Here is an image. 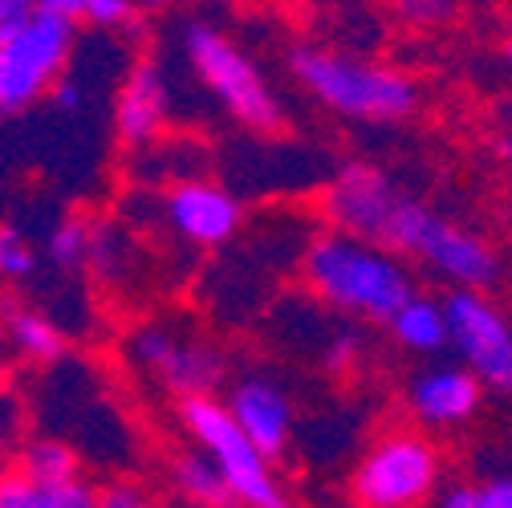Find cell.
<instances>
[{
  "instance_id": "6da1fadb",
  "label": "cell",
  "mask_w": 512,
  "mask_h": 508,
  "mask_svg": "<svg viewBox=\"0 0 512 508\" xmlns=\"http://www.w3.org/2000/svg\"><path fill=\"white\" fill-rule=\"evenodd\" d=\"M301 281L334 313L374 326H387L391 313L415 293V277L403 252L342 228H330L305 244Z\"/></svg>"
},
{
  "instance_id": "7a4b0ae2",
  "label": "cell",
  "mask_w": 512,
  "mask_h": 508,
  "mask_svg": "<svg viewBox=\"0 0 512 508\" xmlns=\"http://www.w3.org/2000/svg\"><path fill=\"white\" fill-rule=\"evenodd\" d=\"M297 86L338 118L354 122H403L419 110V90L407 74L374 66L366 57L305 45L289 57Z\"/></svg>"
},
{
  "instance_id": "3957f363",
  "label": "cell",
  "mask_w": 512,
  "mask_h": 508,
  "mask_svg": "<svg viewBox=\"0 0 512 508\" xmlns=\"http://www.w3.org/2000/svg\"><path fill=\"white\" fill-rule=\"evenodd\" d=\"M183 57L191 74L204 82V90L240 122L248 131L273 135L281 131L285 110L277 90L269 86V78L261 74V66L216 25L208 21H191L183 29Z\"/></svg>"
},
{
  "instance_id": "277c9868",
  "label": "cell",
  "mask_w": 512,
  "mask_h": 508,
  "mask_svg": "<svg viewBox=\"0 0 512 508\" xmlns=\"http://www.w3.org/2000/svg\"><path fill=\"white\" fill-rule=\"evenodd\" d=\"M387 248L403 252L407 261L423 265L427 273H435L452 289H488L500 273V261L488 240H480L476 232L460 228L456 220L439 216L435 208H427L411 196H403V204L391 220Z\"/></svg>"
},
{
  "instance_id": "5b68a950",
  "label": "cell",
  "mask_w": 512,
  "mask_h": 508,
  "mask_svg": "<svg viewBox=\"0 0 512 508\" xmlns=\"http://www.w3.org/2000/svg\"><path fill=\"white\" fill-rule=\"evenodd\" d=\"M179 423L191 435L196 448H204L228 488L236 504H252V508H281L289 496L281 488V476L273 468V460L256 448L252 435L236 423V415L228 411V403H220L212 391L208 395H187L179 399Z\"/></svg>"
},
{
  "instance_id": "8992f818",
  "label": "cell",
  "mask_w": 512,
  "mask_h": 508,
  "mask_svg": "<svg viewBox=\"0 0 512 508\" xmlns=\"http://www.w3.org/2000/svg\"><path fill=\"white\" fill-rule=\"evenodd\" d=\"M78 17L33 9L29 21L0 41V122L25 114L70 70L78 45Z\"/></svg>"
},
{
  "instance_id": "52a82bcc",
  "label": "cell",
  "mask_w": 512,
  "mask_h": 508,
  "mask_svg": "<svg viewBox=\"0 0 512 508\" xmlns=\"http://www.w3.org/2000/svg\"><path fill=\"white\" fill-rule=\"evenodd\" d=\"M443 456L427 431H387L358 456L350 496L366 508H415L439 492Z\"/></svg>"
},
{
  "instance_id": "ba28073f",
  "label": "cell",
  "mask_w": 512,
  "mask_h": 508,
  "mask_svg": "<svg viewBox=\"0 0 512 508\" xmlns=\"http://www.w3.org/2000/svg\"><path fill=\"white\" fill-rule=\"evenodd\" d=\"M447 305V350L480 378L484 391L512 395V317L484 297V289H452Z\"/></svg>"
},
{
  "instance_id": "9c48e42d",
  "label": "cell",
  "mask_w": 512,
  "mask_h": 508,
  "mask_svg": "<svg viewBox=\"0 0 512 508\" xmlns=\"http://www.w3.org/2000/svg\"><path fill=\"white\" fill-rule=\"evenodd\" d=\"M403 204L399 183L370 163H346L322 192V212L334 228L387 244L391 220Z\"/></svg>"
},
{
  "instance_id": "30bf717a",
  "label": "cell",
  "mask_w": 512,
  "mask_h": 508,
  "mask_svg": "<svg viewBox=\"0 0 512 508\" xmlns=\"http://www.w3.org/2000/svg\"><path fill=\"white\" fill-rule=\"evenodd\" d=\"M163 216L167 228L191 248H224L244 228L240 196H232L224 183L204 175L175 179L163 192Z\"/></svg>"
},
{
  "instance_id": "8fae6325",
  "label": "cell",
  "mask_w": 512,
  "mask_h": 508,
  "mask_svg": "<svg viewBox=\"0 0 512 508\" xmlns=\"http://www.w3.org/2000/svg\"><path fill=\"white\" fill-rule=\"evenodd\" d=\"M131 358L147 374H155L159 383L179 399L208 395V391L220 387V378H224V358L208 342L175 334L167 326H143L131 338Z\"/></svg>"
},
{
  "instance_id": "7c38bea8",
  "label": "cell",
  "mask_w": 512,
  "mask_h": 508,
  "mask_svg": "<svg viewBox=\"0 0 512 508\" xmlns=\"http://www.w3.org/2000/svg\"><path fill=\"white\" fill-rule=\"evenodd\" d=\"M228 411L236 423L252 435V443L261 448L273 464L289 456L293 448V431H297V411L289 391L269 374H244L228 391Z\"/></svg>"
},
{
  "instance_id": "4fadbf2b",
  "label": "cell",
  "mask_w": 512,
  "mask_h": 508,
  "mask_svg": "<svg viewBox=\"0 0 512 508\" xmlns=\"http://www.w3.org/2000/svg\"><path fill=\"white\" fill-rule=\"evenodd\" d=\"M484 399V383L464 366H427L407 383V411L423 431H456L464 427Z\"/></svg>"
},
{
  "instance_id": "5bb4252c",
  "label": "cell",
  "mask_w": 512,
  "mask_h": 508,
  "mask_svg": "<svg viewBox=\"0 0 512 508\" xmlns=\"http://www.w3.org/2000/svg\"><path fill=\"white\" fill-rule=\"evenodd\" d=\"M171 118V86L167 74L159 70V61H135L126 74L118 102H114V135L122 147L143 151L167 131Z\"/></svg>"
},
{
  "instance_id": "9a60e30c",
  "label": "cell",
  "mask_w": 512,
  "mask_h": 508,
  "mask_svg": "<svg viewBox=\"0 0 512 508\" xmlns=\"http://www.w3.org/2000/svg\"><path fill=\"white\" fill-rule=\"evenodd\" d=\"M391 338L399 350L415 354V358H435L443 354L447 346V305L439 297H427V293H411L395 313H391V322H387Z\"/></svg>"
},
{
  "instance_id": "2e32d148",
  "label": "cell",
  "mask_w": 512,
  "mask_h": 508,
  "mask_svg": "<svg viewBox=\"0 0 512 508\" xmlns=\"http://www.w3.org/2000/svg\"><path fill=\"white\" fill-rule=\"evenodd\" d=\"M0 330L13 342V350L29 362H41V366H53L66 358V334L53 322L49 313L33 309V305H21V301H0Z\"/></svg>"
},
{
  "instance_id": "e0dca14e",
  "label": "cell",
  "mask_w": 512,
  "mask_h": 508,
  "mask_svg": "<svg viewBox=\"0 0 512 508\" xmlns=\"http://www.w3.org/2000/svg\"><path fill=\"white\" fill-rule=\"evenodd\" d=\"M94 504H98V492L82 476L61 484H41L21 468L0 476V508H94Z\"/></svg>"
},
{
  "instance_id": "ac0fdd59",
  "label": "cell",
  "mask_w": 512,
  "mask_h": 508,
  "mask_svg": "<svg viewBox=\"0 0 512 508\" xmlns=\"http://www.w3.org/2000/svg\"><path fill=\"white\" fill-rule=\"evenodd\" d=\"M167 476H171L175 496L187 500V504H204V508H228V504H236V500H232V488H228V480H224V472H220V464H216L204 448L179 452V456L171 460Z\"/></svg>"
},
{
  "instance_id": "d6986e66",
  "label": "cell",
  "mask_w": 512,
  "mask_h": 508,
  "mask_svg": "<svg viewBox=\"0 0 512 508\" xmlns=\"http://www.w3.org/2000/svg\"><path fill=\"white\" fill-rule=\"evenodd\" d=\"M17 468L41 484H61V480L78 476V456H74V448H66V443H57V439H33Z\"/></svg>"
},
{
  "instance_id": "ffe728a7",
  "label": "cell",
  "mask_w": 512,
  "mask_h": 508,
  "mask_svg": "<svg viewBox=\"0 0 512 508\" xmlns=\"http://www.w3.org/2000/svg\"><path fill=\"white\" fill-rule=\"evenodd\" d=\"M90 244H94V232L82 220H61L49 232V261L61 273H74V269L90 265Z\"/></svg>"
},
{
  "instance_id": "44dd1931",
  "label": "cell",
  "mask_w": 512,
  "mask_h": 508,
  "mask_svg": "<svg viewBox=\"0 0 512 508\" xmlns=\"http://www.w3.org/2000/svg\"><path fill=\"white\" fill-rule=\"evenodd\" d=\"M37 273V248L29 244L25 232L0 224V281L9 285H21Z\"/></svg>"
},
{
  "instance_id": "7402d4cb",
  "label": "cell",
  "mask_w": 512,
  "mask_h": 508,
  "mask_svg": "<svg viewBox=\"0 0 512 508\" xmlns=\"http://www.w3.org/2000/svg\"><path fill=\"white\" fill-rule=\"evenodd\" d=\"M139 0H82V17L94 29H126L139 17Z\"/></svg>"
},
{
  "instance_id": "603a6c76",
  "label": "cell",
  "mask_w": 512,
  "mask_h": 508,
  "mask_svg": "<svg viewBox=\"0 0 512 508\" xmlns=\"http://www.w3.org/2000/svg\"><path fill=\"white\" fill-rule=\"evenodd\" d=\"M358 354H362V338H358V334H350V330L334 334V338H330V346L322 350V358H326V370H330V374H350V370H354V362H358Z\"/></svg>"
},
{
  "instance_id": "cb8c5ba5",
  "label": "cell",
  "mask_w": 512,
  "mask_h": 508,
  "mask_svg": "<svg viewBox=\"0 0 512 508\" xmlns=\"http://www.w3.org/2000/svg\"><path fill=\"white\" fill-rule=\"evenodd\" d=\"M395 9L411 25H439L452 17V0H395Z\"/></svg>"
},
{
  "instance_id": "d4e9b609",
  "label": "cell",
  "mask_w": 512,
  "mask_h": 508,
  "mask_svg": "<svg viewBox=\"0 0 512 508\" xmlns=\"http://www.w3.org/2000/svg\"><path fill=\"white\" fill-rule=\"evenodd\" d=\"M49 102H53L61 114L82 110V106H86V86H82V78H74V74L66 70V74H61V78L49 86Z\"/></svg>"
},
{
  "instance_id": "484cf974",
  "label": "cell",
  "mask_w": 512,
  "mask_h": 508,
  "mask_svg": "<svg viewBox=\"0 0 512 508\" xmlns=\"http://www.w3.org/2000/svg\"><path fill=\"white\" fill-rule=\"evenodd\" d=\"M33 13V0H0V41L17 33Z\"/></svg>"
},
{
  "instance_id": "4316f807",
  "label": "cell",
  "mask_w": 512,
  "mask_h": 508,
  "mask_svg": "<svg viewBox=\"0 0 512 508\" xmlns=\"http://www.w3.org/2000/svg\"><path fill=\"white\" fill-rule=\"evenodd\" d=\"M480 508H512V476H492L480 484Z\"/></svg>"
},
{
  "instance_id": "83f0119b",
  "label": "cell",
  "mask_w": 512,
  "mask_h": 508,
  "mask_svg": "<svg viewBox=\"0 0 512 508\" xmlns=\"http://www.w3.org/2000/svg\"><path fill=\"white\" fill-rule=\"evenodd\" d=\"M443 508H480V484H447L439 492Z\"/></svg>"
},
{
  "instance_id": "f1b7e54d",
  "label": "cell",
  "mask_w": 512,
  "mask_h": 508,
  "mask_svg": "<svg viewBox=\"0 0 512 508\" xmlns=\"http://www.w3.org/2000/svg\"><path fill=\"white\" fill-rule=\"evenodd\" d=\"M98 504H106V508H139V504H147V496L135 492L131 484H114L110 492H98Z\"/></svg>"
},
{
  "instance_id": "f546056e",
  "label": "cell",
  "mask_w": 512,
  "mask_h": 508,
  "mask_svg": "<svg viewBox=\"0 0 512 508\" xmlns=\"http://www.w3.org/2000/svg\"><path fill=\"white\" fill-rule=\"evenodd\" d=\"M33 9H49V13H66V17H82V0H33Z\"/></svg>"
},
{
  "instance_id": "4dcf8cb0",
  "label": "cell",
  "mask_w": 512,
  "mask_h": 508,
  "mask_svg": "<svg viewBox=\"0 0 512 508\" xmlns=\"http://www.w3.org/2000/svg\"><path fill=\"white\" fill-rule=\"evenodd\" d=\"M504 61H508V66H512V37H508V45H504Z\"/></svg>"
},
{
  "instance_id": "1f68e13d",
  "label": "cell",
  "mask_w": 512,
  "mask_h": 508,
  "mask_svg": "<svg viewBox=\"0 0 512 508\" xmlns=\"http://www.w3.org/2000/svg\"><path fill=\"white\" fill-rule=\"evenodd\" d=\"M139 5H143V9H151V5H163V0H139Z\"/></svg>"
}]
</instances>
